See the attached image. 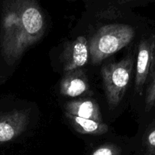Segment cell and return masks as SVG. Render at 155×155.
I'll list each match as a JSON object with an SVG mask.
<instances>
[{
  "label": "cell",
  "mask_w": 155,
  "mask_h": 155,
  "mask_svg": "<svg viewBox=\"0 0 155 155\" xmlns=\"http://www.w3.org/2000/svg\"><path fill=\"white\" fill-rule=\"evenodd\" d=\"M135 89L142 94L147 82L155 73V35L144 36L139 44Z\"/></svg>",
  "instance_id": "obj_4"
},
{
  "label": "cell",
  "mask_w": 155,
  "mask_h": 155,
  "mask_svg": "<svg viewBox=\"0 0 155 155\" xmlns=\"http://www.w3.org/2000/svg\"><path fill=\"white\" fill-rule=\"evenodd\" d=\"M29 122L27 110L12 111L0 117V142L9 141L19 135Z\"/></svg>",
  "instance_id": "obj_6"
},
{
  "label": "cell",
  "mask_w": 155,
  "mask_h": 155,
  "mask_svg": "<svg viewBox=\"0 0 155 155\" xmlns=\"http://www.w3.org/2000/svg\"><path fill=\"white\" fill-rule=\"evenodd\" d=\"M89 91V84L86 74L80 68L66 72L60 84V91L67 97H75Z\"/></svg>",
  "instance_id": "obj_7"
},
{
  "label": "cell",
  "mask_w": 155,
  "mask_h": 155,
  "mask_svg": "<svg viewBox=\"0 0 155 155\" xmlns=\"http://www.w3.org/2000/svg\"><path fill=\"white\" fill-rule=\"evenodd\" d=\"M146 143L150 150L155 152V122L149 129L146 135Z\"/></svg>",
  "instance_id": "obj_11"
},
{
  "label": "cell",
  "mask_w": 155,
  "mask_h": 155,
  "mask_svg": "<svg viewBox=\"0 0 155 155\" xmlns=\"http://www.w3.org/2000/svg\"><path fill=\"white\" fill-rule=\"evenodd\" d=\"M134 67L132 54L118 62L105 64L101 68L103 84L107 101L110 109H114L124 98Z\"/></svg>",
  "instance_id": "obj_3"
},
{
  "label": "cell",
  "mask_w": 155,
  "mask_h": 155,
  "mask_svg": "<svg viewBox=\"0 0 155 155\" xmlns=\"http://www.w3.org/2000/svg\"><path fill=\"white\" fill-rule=\"evenodd\" d=\"M155 106V73L150 81L145 97V111L148 112Z\"/></svg>",
  "instance_id": "obj_10"
},
{
  "label": "cell",
  "mask_w": 155,
  "mask_h": 155,
  "mask_svg": "<svg viewBox=\"0 0 155 155\" xmlns=\"http://www.w3.org/2000/svg\"><path fill=\"white\" fill-rule=\"evenodd\" d=\"M65 116L76 131L82 134L101 135L108 130V126L103 122L85 119L65 112Z\"/></svg>",
  "instance_id": "obj_9"
},
{
  "label": "cell",
  "mask_w": 155,
  "mask_h": 155,
  "mask_svg": "<svg viewBox=\"0 0 155 155\" xmlns=\"http://www.w3.org/2000/svg\"><path fill=\"white\" fill-rule=\"evenodd\" d=\"M114 147L110 145H104L98 147L93 152L92 155H115Z\"/></svg>",
  "instance_id": "obj_12"
},
{
  "label": "cell",
  "mask_w": 155,
  "mask_h": 155,
  "mask_svg": "<svg viewBox=\"0 0 155 155\" xmlns=\"http://www.w3.org/2000/svg\"><path fill=\"white\" fill-rule=\"evenodd\" d=\"M65 112L85 119L102 121V115L97 101L92 99H81L68 102L64 106Z\"/></svg>",
  "instance_id": "obj_8"
},
{
  "label": "cell",
  "mask_w": 155,
  "mask_h": 155,
  "mask_svg": "<svg viewBox=\"0 0 155 155\" xmlns=\"http://www.w3.org/2000/svg\"><path fill=\"white\" fill-rule=\"evenodd\" d=\"M89 45L86 37L80 36L74 40L67 43L62 54L64 72L79 69L89 60Z\"/></svg>",
  "instance_id": "obj_5"
},
{
  "label": "cell",
  "mask_w": 155,
  "mask_h": 155,
  "mask_svg": "<svg viewBox=\"0 0 155 155\" xmlns=\"http://www.w3.org/2000/svg\"><path fill=\"white\" fill-rule=\"evenodd\" d=\"M45 22L40 8L33 0H7L2 13V54L13 65L24 52L43 36Z\"/></svg>",
  "instance_id": "obj_1"
},
{
  "label": "cell",
  "mask_w": 155,
  "mask_h": 155,
  "mask_svg": "<svg viewBox=\"0 0 155 155\" xmlns=\"http://www.w3.org/2000/svg\"><path fill=\"white\" fill-rule=\"evenodd\" d=\"M135 36L133 27L124 24L104 25L94 34L89 43L92 63H99L104 59L128 45Z\"/></svg>",
  "instance_id": "obj_2"
}]
</instances>
